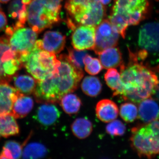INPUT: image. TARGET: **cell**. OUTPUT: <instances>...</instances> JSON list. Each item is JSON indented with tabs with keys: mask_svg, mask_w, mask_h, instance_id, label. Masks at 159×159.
Segmentation results:
<instances>
[{
	"mask_svg": "<svg viewBox=\"0 0 159 159\" xmlns=\"http://www.w3.org/2000/svg\"><path fill=\"white\" fill-rule=\"evenodd\" d=\"M102 5H107L110 2L111 0H99Z\"/></svg>",
	"mask_w": 159,
	"mask_h": 159,
	"instance_id": "cell-35",
	"label": "cell"
},
{
	"mask_svg": "<svg viewBox=\"0 0 159 159\" xmlns=\"http://www.w3.org/2000/svg\"><path fill=\"white\" fill-rule=\"evenodd\" d=\"M22 2L26 5H28L31 2V0H21Z\"/></svg>",
	"mask_w": 159,
	"mask_h": 159,
	"instance_id": "cell-36",
	"label": "cell"
},
{
	"mask_svg": "<svg viewBox=\"0 0 159 159\" xmlns=\"http://www.w3.org/2000/svg\"><path fill=\"white\" fill-rule=\"evenodd\" d=\"M19 127L15 118L10 114L0 116V137L8 138L19 133Z\"/></svg>",
	"mask_w": 159,
	"mask_h": 159,
	"instance_id": "cell-22",
	"label": "cell"
},
{
	"mask_svg": "<svg viewBox=\"0 0 159 159\" xmlns=\"http://www.w3.org/2000/svg\"><path fill=\"white\" fill-rule=\"evenodd\" d=\"M1 6H0V10H1Z\"/></svg>",
	"mask_w": 159,
	"mask_h": 159,
	"instance_id": "cell-40",
	"label": "cell"
},
{
	"mask_svg": "<svg viewBox=\"0 0 159 159\" xmlns=\"http://www.w3.org/2000/svg\"><path fill=\"white\" fill-rule=\"evenodd\" d=\"M81 88L86 95L91 97H96L101 93L102 84L98 77L87 76L83 80Z\"/></svg>",
	"mask_w": 159,
	"mask_h": 159,
	"instance_id": "cell-27",
	"label": "cell"
},
{
	"mask_svg": "<svg viewBox=\"0 0 159 159\" xmlns=\"http://www.w3.org/2000/svg\"><path fill=\"white\" fill-rule=\"evenodd\" d=\"M33 93L38 102L54 103L59 102L61 99L54 76L44 80L38 81Z\"/></svg>",
	"mask_w": 159,
	"mask_h": 159,
	"instance_id": "cell-12",
	"label": "cell"
},
{
	"mask_svg": "<svg viewBox=\"0 0 159 159\" xmlns=\"http://www.w3.org/2000/svg\"><path fill=\"white\" fill-rule=\"evenodd\" d=\"M73 134L78 139H85L88 138L93 131L92 122L84 118L76 119L71 126Z\"/></svg>",
	"mask_w": 159,
	"mask_h": 159,
	"instance_id": "cell-24",
	"label": "cell"
},
{
	"mask_svg": "<svg viewBox=\"0 0 159 159\" xmlns=\"http://www.w3.org/2000/svg\"><path fill=\"white\" fill-rule=\"evenodd\" d=\"M97 118L102 122L108 123L113 121L118 116L119 108L112 100L104 99L97 103L96 108Z\"/></svg>",
	"mask_w": 159,
	"mask_h": 159,
	"instance_id": "cell-18",
	"label": "cell"
},
{
	"mask_svg": "<svg viewBox=\"0 0 159 159\" xmlns=\"http://www.w3.org/2000/svg\"><path fill=\"white\" fill-rule=\"evenodd\" d=\"M151 0H114L109 16L114 29L125 38L127 28L145 19L151 9Z\"/></svg>",
	"mask_w": 159,
	"mask_h": 159,
	"instance_id": "cell-2",
	"label": "cell"
},
{
	"mask_svg": "<svg viewBox=\"0 0 159 159\" xmlns=\"http://www.w3.org/2000/svg\"><path fill=\"white\" fill-rule=\"evenodd\" d=\"M66 37L56 31H47L42 40H38L35 45L38 48L54 54H58L64 48Z\"/></svg>",
	"mask_w": 159,
	"mask_h": 159,
	"instance_id": "cell-14",
	"label": "cell"
},
{
	"mask_svg": "<svg viewBox=\"0 0 159 159\" xmlns=\"http://www.w3.org/2000/svg\"><path fill=\"white\" fill-rule=\"evenodd\" d=\"M22 66L19 57L9 44L8 37H0V80L9 82Z\"/></svg>",
	"mask_w": 159,
	"mask_h": 159,
	"instance_id": "cell-9",
	"label": "cell"
},
{
	"mask_svg": "<svg viewBox=\"0 0 159 159\" xmlns=\"http://www.w3.org/2000/svg\"><path fill=\"white\" fill-rule=\"evenodd\" d=\"M44 145L37 142H32L27 145L23 150V158L39 159L46 156L48 153Z\"/></svg>",
	"mask_w": 159,
	"mask_h": 159,
	"instance_id": "cell-28",
	"label": "cell"
},
{
	"mask_svg": "<svg viewBox=\"0 0 159 159\" xmlns=\"http://www.w3.org/2000/svg\"><path fill=\"white\" fill-rule=\"evenodd\" d=\"M15 88L20 93L25 95H30L34 93L37 80L29 75H20L13 77Z\"/></svg>",
	"mask_w": 159,
	"mask_h": 159,
	"instance_id": "cell-23",
	"label": "cell"
},
{
	"mask_svg": "<svg viewBox=\"0 0 159 159\" xmlns=\"http://www.w3.org/2000/svg\"><path fill=\"white\" fill-rule=\"evenodd\" d=\"M122 119L126 122H132L137 119L138 109L132 102H125L121 105L119 111Z\"/></svg>",
	"mask_w": 159,
	"mask_h": 159,
	"instance_id": "cell-29",
	"label": "cell"
},
{
	"mask_svg": "<svg viewBox=\"0 0 159 159\" xmlns=\"http://www.w3.org/2000/svg\"><path fill=\"white\" fill-rule=\"evenodd\" d=\"M62 0H31L27 6V21L36 33L50 28L60 20Z\"/></svg>",
	"mask_w": 159,
	"mask_h": 159,
	"instance_id": "cell-3",
	"label": "cell"
},
{
	"mask_svg": "<svg viewBox=\"0 0 159 159\" xmlns=\"http://www.w3.org/2000/svg\"><path fill=\"white\" fill-rule=\"evenodd\" d=\"M9 17L16 20L15 25L18 27H25L27 21V5L23 4L21 0H13L9 7Z\"/></svg>",
	"mask_w": 159,
	"mask_h": 159,
	"instance_id": "cell-21",
	"label": "cell"
},
{
	"mask_svg": "<svg viewBox=\"0 0 159 159\" xmlns=\"http://www.w3.org/2000/svg\"><path fill=\"white\" fill-rule=\"evenodd\" d=\"M68 52V57L70 61L76 67L82 70L84 66V59L88 54L86 51L69 48Z\"/></svg>",
	"mask_w": 159,
	"mask_h": 159,
	"instance_id": "cell-32",
	"label": "cell"
},
{
	"mask_svg": "<svg viewBox=\"0 0 159 159\" xmlns=\"http://www.w3.org/2000/svg\"><path fill=\"white\" fill-rule=\"evenodd\" d=\"M33 106L34 102L32 98L20 92L10 114L15 119H21L30 112Z\"/></svg>",
	"mask_w": 159,
	"mask_h": 159,
	"instance_id": "cell-19",
	"label": "cell"
},
{
	"mask_svg": "<svg viewBox=\"0 0 159 159\" xmlns=\"http://www.w3.org/2000/svg\"><path fill=\"white\" fill-rule=\"evenodd\" d=\"M98 55L102 67L105 69L118 67L123 63L122 53L116 47L106 49Z\"/></svg>",
	"mask_w": 159,
	"mask_h": 159,
	"instance_id": "cell-20",
	"label": "cell"
},
{
	"mask_svg": "<svg viewBox=\"0 0 159 159\" xmlns=\"http://www.w3.org/2000/svg\"><path fill=\"white\" fill-rule=\"evenodd\" d=\"M60 104L62 109L68 115L77 114L80 109L82 104L81 100L76 94H66L61 99Z\"/></svg>",
	"mask_w": 159,
	"mask_h": 159,
	"instance_id": "cell-25",
	"label": "cell"
},
{
	"mask_svg": "<svg viewBox=\"0 0 159 159\" xmlns=\"http://www.w3.org/2000/svg\"><path fill=\"white\" fill-rule=\"evenodd\" d=\"M130 141L140 157L151 159L159 155V119L134 127Z\"/></svg>",
	"mask_w": 159,
	"mask_h": 159,
	"instance_id": "cell-4",
	"label": "cell"
},
{
	"mask_svg": "<svg viewBox=\"0 0 159 159\" xmlns=\"http://www.w3.org/2000/svg\"><path fill=\"white\" fill-rule=\"evenodd\" d=\"M22 62L27 71L37 81L57 74L60 64V61L55 54L43 50L35 45Z\"/></svg>",
	"mask_w": 159,
	"mask_h": 159,
	"instance_id": "cell-6",
	"label": "cell"
},
{
	"mask_svg": "<svg viewBox=\"0 0 159 159\" xmlns=\"http://www.w3.org/2000/svg\"><path fill=\"white\" fill-rule=\"evenodd\" d=\"M139 119L145 123L159 119V105L151 97L144 99L139 103Z\"/></svg>",
	"mask_w": 159,
	"mask_h": 159,
	"instance_id": "cell-17",
	"label": "cell"
},
{
	"mask_svg": "<svg viewBox=\"0 0 159 159\" xmlns=\"http://www.w3.org/2000/svg\"><path fill=\"white\" fill-rule=\"evenodd\" d=\"M58 59L60 64L58 73L54 75L55 82L61 98L66 94L73 93L78 88L83 77L82 69L76 67L69 60L68 55L61 54Z\"/></svg>",
	"mask_w": 159,
	"mask_h": 159,
	"instance_id": "cell-7",
	"label": "cell"
},
{
	"mask_svg": "<svg viewBox=\"0 0 159 159\" xmlns=\"http://www.w3.org/2000/svg\"><path fill=\"white\" fill-rule=\"evenodd\" d=\"M1 137H0V139H1Z\"/></svg>",
	"mask_w": 159,
	"mask_h": 159,
	"instance_id": "cell-41",
	"label": "cell"
},
{
	"mask_svg": "<svg viewBox=\"0 0 159 159\" xmlns=\"http://www.w3.org/2000/svg\"><path fill=\"white\" fill-rule=\"evenodd\" d=\"M106 130L111 136H121L125 133L126 127L121 121L115 119L107 125Z\"/></svg>",
	"mask_w": 159,
	"mask_h": 159,
	"instance_id": "cell-33",
	"label": "cell"
},
{
	"mask_svg": "<svg viewBox=\"0 0 159 159\" xmlns=\"http://www.w3.org/2000/svg\"><path fill=\"white\" fill-rule=\"evenodd\" d=\"M156 94L157 98V99H158L159 100V84L158 87V88L157 89V90L156 93Z\"/></svg>",
	"mask_w": 159,
	"mask_h": 159,
	"instance_id": "cell-37",
	"label": "cell"
},
{
	"mask_svg": "<svg viewBox=\"0 0 159 159\" xmlns=\"http://www.w3.org/2000/svg\"><path fill=\"white\" fill-rule=\"evenodd\" d=\"M65 7L76 25L96 27L105 15V7L99 0H67Z\"/></svg>",
	"mask_w": 159,
	"mask_h": 159,
	"instance_id": "cell-5",
	"label": "cell"
},
{
	"mask_svg": "<svg viewBox=\"0 0 159 159\" xmlns=\"http://www.w3.org/2000/svg\"><path fill=\"white\" fill-rule=\"evenodd\" d=\"M138 44L142 50L159 53V22H152L142 25L139 30Z\"/></svg>",
	"mask_w": 159,
	"mask_h": 159,
	"instance_id": "cell-11",
	"label": "cell"
},
{
	"mask_svg": "<svg viewBox=\"0 0 159 159\" xmlns=\"http://www.w3.org/2000/svg\"><path fill=\"white\" fill-rule=\"evenodd\" d=\"M155 70L159 74V65L155 68Z\"/></svg>",
	"mask_w": 159,
	"mask_h": 159,
	"instance_id": "cell-39",
	"label": "cell"
},
{
	"mask_svg": "<svg viewBox=\"0 0 159 159\" xmlns=\"http://www.w3.org/2000/svg\"><path fill=\"white\" fill-rule=\"evenodd\" d=\"M10 0H0V2L2 3H7L9 2Z\"/></svg>",
	"mask_w": 159,
	"mask_h": 159,
	"instance_id": "cell-38",
	"label": "cell"
},
{
	"mask_svg": "<svg viewBox=\"0 0 159 159\" xmlns=\"http://www.w3.org/2000/svg\"><path fill=\"white\" fill-rule=\"evenodd\" d=\"M83 62L86 72L91 75H97L103 68L99 60L93 58L88 54L84 57Z\"/></svg>",
	"mask_w": 159,
	"mask_h": 159,
	"instance_id": "cell-31",
	"label": "cell"
},
{
	"mask_svg": "<svg viewBox=\"0 0 159 159\" xmlns=\"http://www.w3.org/2000/svg\"><path fill=\"white\" fill-rule=\"evenodd\" d=\"M19 93L9 81L0 80V116L10 114Z\"/></svg>",
	"mask_w": 159,
	"mask_h": 159,
	"instance_id": "cell-15",
	"label": "cell"
},
{
	"mask_svg": "<svg viewBox=\"0 0 159 159\" xmlns=\"http://www.w3.org/2000/svg\"><path fill=\"white\" fill-rule=\"evenodd\" d=\"M6 34L11 49L16 53L22 62L34 48L37 33L30 28L13 26L6 28Z\"/></svg>",
	"mask_w": 159,
	"mask_h": 159,
	"instance_id": "cell-8",
	"label": "cell"
},
{
	"mask_svg": "<svg viewBox=\"0 0 159 159\" xmlns=\"http://www.w3.org/2000/svg\"><path fill=\"white\" fill-rule=\"evenodd\" d=\"M104 79L107 84L114 92L120 89L121 86V75L116 69H108L104 75Z\"/></svg>",
	"mask_w": 159,
	"mask_h": 159,
	"instance_id": "cell-30",
	"label": "cell"
},
{
	"mask_svg": "<svg viewBox=\"0 0 159 159\" xmlns=\"http://www.w3.org/2000/svg\"><path fill=\"white\" fill-rule=\"evenodd\" d=\"M129 51V61L120 66L121 86L114 96H121L125 100L139 103L156 93L159 84L154 71L139 61L137 53Z\"/></svg>",
	"mask_w": 159,
	"mask_h": 159,
	"instance_id": "cell-1",
	"label": "cell"
},
{
	"mask_svg": "<svg viewBox=\"0 0 159 159\" xmlns=\"http://www.w3.org/2000/svg\"><path fill=\"white\" fill-rule=\"evenodd\" d=\"M72 30V44L74 49L82 51L93 50L96 27L78 25Z\"/></svg>",
	"mask_w": 159,
	"mask_h": 159,
	"instance_id": "cell-13",
	"label": "cell"
},
{
	"mask_svg": "<svg viewBox=\"0 0 159 159\" xmlns=\"http://www.w3.org/2000/svg\"><path fill=\"white\" fill-rule=\"evenodd\" d=\"M119 34L112 25L109 20H102L96 28L95 43L93 51L99 54L106 49L116 47L118 43Z\"/></svg>",
	"mask_w": 159,
	"mask_h": 159,
	"instance_id": "cell-10",
	"label": "cell"
},
{
	"mask_svg": "<svg viewBox=\"0 0 159 159\" xmlns=\"http://www.w3.org/2000/svg\"><path fill=\"white\" fill-rule=\"evenodd\" d=\"M29 138H28L22 145L15 141H8L3 146L0 153V159H19L22 154L24 146L27 143Z\"/></svg>",
	"mask_w": 159,
	"mask_h": 159,
	"instance_id": "cell-26",
	"label": "cell"
},
{
	"mask_svg": "<svg viewBox=\"0 0 159 159\" xmlns=\"http://www.w3.org/2000/svg\"><path fill=\"white\" fill-rule=\"evenodd\" d=\"M7 18L5 13L0 10V31H3L7 25Z\"/></svg>",
	"mask_w": 159,
	"mask_h": 159,
	"instance_id": "cell-34",
	"label": "cell"
},
{
	"mask_svg": "<svg viewBox=\"0 0 159 159\" xmlns=\"http://www.w3.org/2000/svg\"><path fill=\"white\" fill-rule=\"evenodd\" d=\"M60 116V111L55 105L45 103L38 107L34 118L43 126L49 127L56 124Z\"/></svg>",
	"mask_w": 159,
	"mask_h": 159,
	"instance_id": "cell-16",
	"label": "cell"
}]
</instances>
